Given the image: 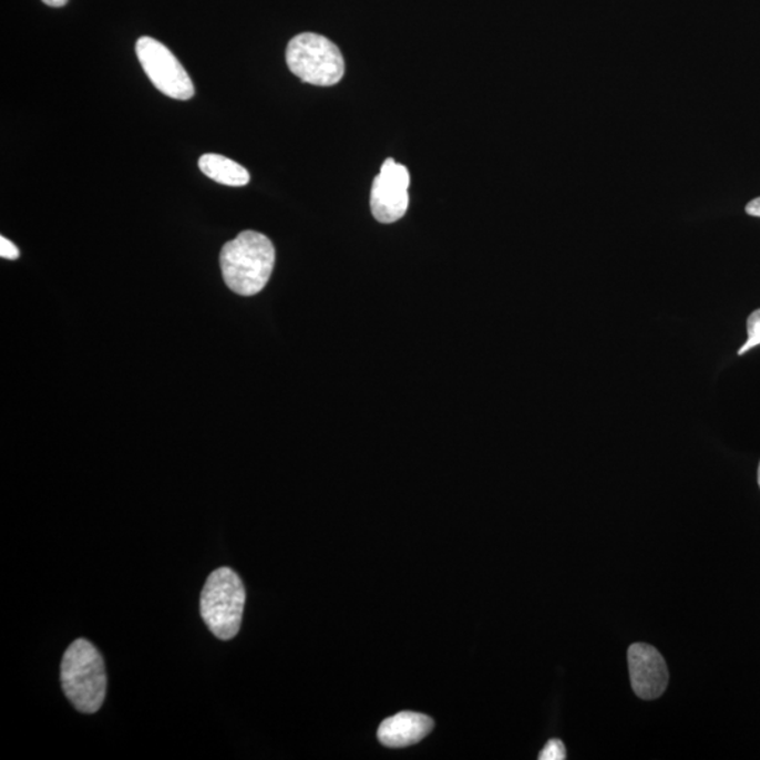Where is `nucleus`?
Returning <instances> with one entry per match:
<instances>
[{
	"label": "nucleus",
	"mask_w": 760,
	"mask_h": 760,
	"mask_svg": "<svg viewBox=\"0 0 760 760\" xmlns=\"http://www.w3.org/2000/svg\"><path fill=\"white\" fill-rule=\"evenodd\" d=\"M135 53L145 74L160 92L178 101L194 97V82L178 59L163 43L153 38L138 39Z\"/></svg>",
	"instance_id": "obj_5"
},
{
	"label": "nucleus",
	"mask_w": 760,
	"mask_h": 760,
	"mask_svg": "<svg viewBox=\"0 0 760 760\" xmlns=\"http://www.w3.org/2000/svg\"><path fill=\"white\" fill-rule=\"evenodd\" d=\"M199 168L217 184L226 186H246L249 182V174L243 165L230 158L218 154H205L199 160Z\"/></svg>",
	"instance_id": "obj_9"
},
{
	"label": "nucleus",
	"mask_w": 760,
	"mask_h": 760,
	"mask_svg": "<svg viewBox=\"0 0 760 760\" xmlns=\"http://www.w3.org/2000/svg\"><path fill=\"white\" fill-rule=\"evenodd\" d=\"M19 249L18 247L14 246L10 239L7 237H0V257L4 259H10V261H14V259L19 258Z\"/></svg>",
	"instance_id": "obj_12"
},
{
	"label": "nucleus",
	"mask_w": 760,
	"mask_h": 760,
	"mask_svg": "<svg viewBox=\"0 0 760 760\" xmlns=\"http://www.w3.org/2000/svg\"><path fill=\"white\" fill-rule=\"evenodd\" d=\"M43 2L47 4V7L62 8L65 7L68 0H43Z\"/></svg>",
	"instance_id": "obj_14"
},
{
	"label": "nucleus",
	"mask_w": 760,
	"mask_h": 760,
	"mask_svg": "<svg viewBox=\"0 0 760 760\" xmlns=\"http://www.w3.org/2000/svg\"><path fill=\"white\" fill-rule=\"evenodd\" d=\"M246 596V587L232 567H220L207 577L201 596V614L222 641H230L238 634Z\"/></svg>",
	"instance_id": "obj_3"
},
{
	"label": "nucleus",
	"mask_w": 760,
	"mask_h": 760,
	"mask_svg": "<svg viewBox=\"0 0 760 760\" xmlns=\"http://www.w3.org/2000/svg\"><path fill=\"white\" fill-rule=\"evenodd\" d=\"M275 247L257 232L239 233L224 244L220 265L224 283L234 294L254 296L267 286L275 267Z\"/></svg>",
	"instance_id": "obj_1"
},
{
	"label": "nucleus",
	"mask_w": 760,
	"mask_h": 760,
	"mask_svg": "<svg viewBox=\"0 0 760 760\" xmlns=\"http://www.w3.org/2000/svg\"><path fill=\"white\" fill-rule=\"evenodd\" d=\"M61 685L71 705L83 715H95L105 701L107 676L105 660L95 645L76 639L61 663Z\"/></svg>",
	"instance_id": "obj_2"
},
{
	"label": "nucleus",
	"mask_w": 760,
	"mask_h": 760,
	"mask_svg": "<svg viewBox=\"0 0 760 760\" xmlns=\"http://www.w3.org/2000/svg\"><path fill=\"white\" fill-rule=\"evenodd\" d=\"M289 70L301 81L316 86H332L346 72L340 49L325 35L301 33L286 49Z\"/></svg>",
	"instance_id": "obj_4"
},
{
	"label": "nucleus",
	"mask_w": 760,
	"mask_h": 760,
	"mask_svg": "<svg viewBox=\"0 0 760 760\" xmlns=\"http://www.w3.org/2000/svg\"><path fill=\"white\" fill-rule=\"evenodd\" d=\"M540 760H564L566 759V749L564 742L559 739H552L546 743L543 751L540 753Z\"/></svg>",
	"instance_id": "obj_11"
},
{
	"label": "nucleus",
	"mask_w": 760,
	"mask_h": 760,
	"mask_svg": "<svg viewBox=\"0 0 760 760\" xmlns=\"http://www.w3.org/2000/svg\"><path fill=\"white\" fill-rule=\"evenodd\" d=\"M747 330L748 341L743 343L741 350L738 351V356H743V353L752 350V348L760 346V309L754 310L753 314L748 317Z\"/></svg>",
	"instance_id": "obj_10"
},
{
	"label": "nucleus",
	"mask_w": 760,
	"mask_h": 760,
	"mask_svg": "<svg viewBox=\"0 0 760 760\" xmlns=\"http://www.w3.org/2000/svg\"><path fill=\"white\" fill-rule=\"evenodd\" d=\"M758 483H759V487H760V465H759V471H758Z\"/></svg>",
	"instance_id": "obj_15"
},
{
	"label": "nucleus",
	"mask_w": 760,
	"mask_h": 760,
	"mask_svg": "<svg viewBox=\"0 0 760 760\" xmlns=\"http://www.w3.org/2000/svg\"><path fill=\"white\" fill-rule=\"evenodd\" d=\"M433 728V718L420 712L402 711L380 723L378 739L384 747L404 748L423 741Z\"/></svg>",
	"instance_id": "obj_8"
},
{
	"label": "nucleus",
	"mask_w": 760,
	"mask_h": 760,
	"mask_svg": "<svg viewBox=\"0 0 760 760\" xmlns=\"http://www.w3.org/2000/svg\"><path fill=\"white\" fill-rule=\"evenodd\" d=\"M409 186V170L393 158L384 161L371 192V209L378 222L390 224L405 215L410 202Z\"/></svg>",
	"instance_id": "obj_6"
},
{
	"label": "nucleus",
	"mask_w": 760,
	"mask_h": 760,
	"mask_svg": "<svg viewBox=\"0 0 760 760\" xmlns=\"http://www.w3.org/2000/svg\"><path fill=\"white\" fill-rule=\"evenodd\" d=\"M746 210L749 216L760 217V197L748 203Z\"/></svg>",
	"instance_id": "obj_13"
},
{
	"label": "nucleus",
	"mask_w": 760,
	"mask_h": 760,
	"mask_svg": "<svg viewBox=\"0 0 760 760\" xmlns=\"http://www.w3.org/2000/svg\"><path fill=\"white\" fill-rule=\"evenodd\" d=\"M628 669L635 695L643 700H655L665 694L669 671L664 656L648 644H633L628 649Z\"/></svg>",
	"instance_id": "obj_7"
}]
</instances>
